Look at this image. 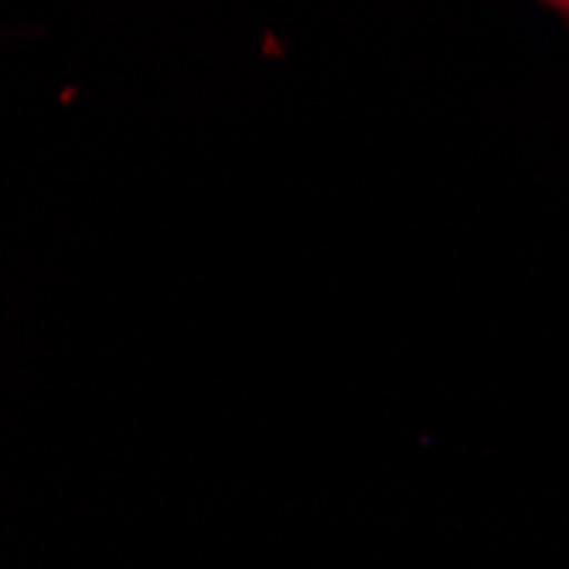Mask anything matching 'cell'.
Returning a JSON list of instances; mask_svg holds the SVG:
<instances>
[{
    "label": "cell",
    "mask_w": 569,
    "mask_h": 569,
    "mask_svg": "<svg viewBox=\"0 0 569 569\" xmlns=\"http://www.w3.org/2000/svg\"><path fill=\"white\" fill-rule=\"evenodd\" d=\"M546 4H549V8H556V11L569 21V0H546Z\"/></svg>",
    "instance_id": "6da1fadb"
}]
</instances>
